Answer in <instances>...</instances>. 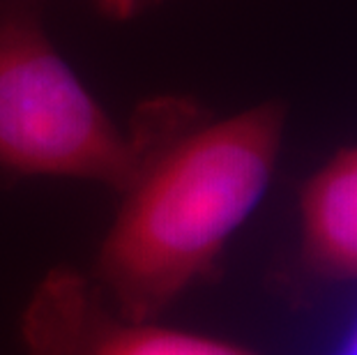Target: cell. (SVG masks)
<instances>
[{"label":"cell","mask_w":357,"mask_h":355,"mask_svg":"<svg viewBox=\"0 0 357 355\" xmlns=\"http://www.w3.org/2000/svg\"><path fill=\"white\" fill-rule=\"evenodd\" d=\"M194 113L150 111L125 134L53 49L30 0L0 7V166L24 176H63L127 190Z\"/></svg>","instance_id":"7a4b0ae2"},{"label":"cell","mask_w":357,"mask_h":355,"mask_svg":"<svg viewBox=\"0 0 357 355\" xmlns=\"http://www.w3.org/2000/svg\"><path fill=\"white\" fill-rule=\"evenodd\" d=\"M28 355H256L240 346L106 309L86 277L56 268L24 312Z\"/></svg>","instance_id":"3957f363"},{"label":"cell","mask_w":357,"mask_h":355,"mask_svg":"<svg viewBox=\"0 0 357 355\" xmlns=\"http://www.w3.org/2000/svg\"><path fill=\"white\" fill-rule=\"evenodd\" d=\"M284 111L249 109L185 127L125 190L97 273L120 316L153 321L212 268L275 171Z\"/></svg>","instance_id":"6da1fadb"},{"label":"cell","mask_w":357,"mask_h":355,"mask_svg":"<svg viewBox=\"0 0 357 355\" xmlns=\"http://www.w3.org/2000/svg\"><path fill=\"white\" fill-rule=\"evenodd\" d=\"M302 236L309 259L341 277H357V148L339 153L302 194Z\"/></svg>","instance_id":"277c9868"},{"label":"cell","mask_w":357,"mask_h":355,"mask_svg":"<svg viewBox=\"0 0 357 355\" xmlns=\"http://www.w3.org/2000/svg\"><path fill=\"white\" fill-rule=\"evenodd\" d=\"M346 355H357V332H355V337H353V342H351V346H348V351H346Z\"/></svg>","instance_id":"5b68a950"}]
</instances>
